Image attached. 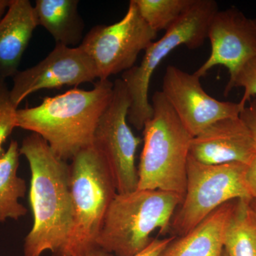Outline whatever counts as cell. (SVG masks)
Masks as SVG:
<instances>
[{
    "instance_id": "obj_1",
    "label": "cell",
    "mask_w": 256,
    "mask_h": 256,
    "mask_svg": "<svg viewBox=\"0 0 256 256\" xmlns=\"http://www.w3.org/2000/svg\"><path fill=\"white\" fill-rule=\"evenodd\" d=\"M20 154L31 171L28 200L33 225L24 244V256H42L50 252L58 256L70 233L73 205L70 194V169L38 134L23 140Z\"/></svg>"
},
{
    "instance_id": "obj_2",
    "label": "cell",
    "mask_w": 256,
    "mask_h": 256,
    "mask_svg": "<svg viewBox=\"0 0 256 256\" xmlns=\"http://www.w3.org/2000/svg\"><path fill=\"white\" fill-rule=\"evenodd\" d=\"M114 82L98 80L90 90L78 88L18 109V128L38 134L60 159H73L92 146L94 132L114 96Z\"/></svg>"
},
{
    "instance_id": "obj_3",
    "label": "cell",
    "mask_w": 256,
    "mask_h": 256,
    "mask_svg": "<svg viewBox=\"0 0 256 256\" xmlns=\"http://www.w3.org/2000/svg\"><path fill=\"white\" fill-rule=\"evenodd\" d=\"M183 198L160 190L116 194L97 239L98 248L116 256L137 255L150 245L156 230L166 234Z\"/></svg>"
},
{
    "instance_id": "obj_4",
    "label": "cell",
    "mask_w": 256,
    "mask_h": 256,
    "mask_svg": "<svg viewBox=\"0 0 256 256\" xmlns=\"http://www.w3.org/2000/svg\"><path fill=\"white\" fill-rule=\"evenodd\" d=\"M151 105L152 116L143 128L138 190H160L184 196L192 136L162 92H154Z\"/></svg>"
},
{
    "instance_id": "obj_5",
    "label": "cell",
    "mask_w": 256,
    "mask_h": 256,
    "mask_svg": "<svg viewBox=\"0 0 256 256\" xmlns=\"http://www.w3.org/2000/svg\"><path fill=\"white\" fill-rule=\"evenodd\" d=\"M70 169L73 224L57 256H80L98 248L97 239L117 194L110 172L94 146L79 152Z\"/></svg>"
},
{
    "instance_id": "obj_6",
    "label": "cell",
    "mask_w": 256,
    "mask_h": 256,
    "mask_svg": "<svg viewBox=\"0 0 256 256\" xmlns=\"http://www.w3.org/2000/svg\"><path fill=\"white\" fill-rule=\"evenodd\" d=\"M218 11V4L214 0H194L164 36L146 48L140 64L122 73L121 79L130 101L128 121L138 130H143L152 116L148 92L158 66L178 46L184 45L190 50L202 46L207 38L210 20Z\"/></svg>"
},
{
    "instance_id": "obj_7",
    "label": "cell",
    "mask_w": 256,
    "mask_h": 256,
    "mask_svg": "<svg viewBox=\"0 0 256 256\" xmlns=\"http://www.w3.org/2000/svg\"><path fill=\"white\" fill-rule=\"evenodd\" d=\"M247 164H204L188 156L186 193L170 228L175 236L188 234L217 208L232 200H252L246 188Z\"/></svg>"
},
{
    "instance_id": "obj_8",
    "label": "cell",
    "mask_w": 256,
    "mask_h": 256,
    "mask_svg": "<svg viewBox=\"0 0 256 256\" xmlns=\"http://www.w3.org/2000/svg\"><path fill=\"white\" fill-rule=\"evenodd\" d=\"M156 35L131 0L122 20L94 26L79 46L95 64L98 80H107L134 66L140 53L154 42Z\"/></svg>"
},
{
    "instance_id": "obj_9",
    "label": "cell",
    "mask_w": 256,
    "mask_h": 256,
    "mask_svg": "<svg viewBox=\"0 0 256 256\" xmlns=\"http://www.w3.org/2000/svg\"><path fill=\"white\" fill-rule=\"evenodd\" d=\"M130 105L126 85L122 79H116L112 100L99 120L92 141L118 194L136 191L139 182L136 156L141 139L128 124Z\"/></svg>"
},
{
    "instance_id": "obj_10",
    "label": "cell",
    "mask_w": 256,
    "mask_h": 256,
    "mask_svg": "<svg viewBox=\"0 0 256 256\" xmlns=\"http://www.w3.org/2000/svg\"><path fill=\"white\" fill-rule=\"evenodd\" d=\"M161 92L192 137L220 120L239 117L244 110L238 102L212 97L196 74L174 66L166 67Z\"/></svg>"
},
{
    "instance_id": "obj_11",
    "label": "cell",
    "mask_w": 256,
    "mask_h": 256,
    "mask_svg": "<svg viewBox=\"0 0 256 256\" xmlns=\"http://www.w3.org/2000/svg\"><path fill=\"white\" fill-rule=\"evenodd\" d=\"M96 78L98 77L95 64L80 46L56 44L44 60L13 77L10 96L18 107L26 98L38 90L77 88Z\"/></svg>"
},
{
    "instance_id": "obj_12",
    "label": "cell",
    "mask_w": 256,
    "mask_h": 256,
    "mask_svg": "<svg viewBox=\"0 0 256 256\" xmlns=\"http://www.w3.org/2000/svg\"><path fill=\"white\" fill-rule=\"evenodd\" d=\"M207 38L210 53L194 74L204 76L216 66L228 70L232 80L242 65L256 56V18H248L235 8L218 10L210 20Z\"/></svg>"
},
{
    "instance_id": "obj_13",
    "label": "cell",
    "mask_w": 256,
    "mask_h": 256,
    "mask_svg": "<svg viewBox=\"0 0 256 256\" xmlns=\"http://www.w3.org/2000/svg\"><path fill=\"white\" fill-rule=\"evenodd\" d=\"M256 154L252 131L240 116L216 121L190 142V156L204 164H248Z\"/></svg>"
},
{
    "instance_id": "obj_14",
    "label": "cell",
    "mask_w": 256,
    "mask_h": 256,
    "mask_svg": "<svg viewBox=\"0 0 256 256\" xmlns=\"http://www.w3.org/2000/svg\"><path fill=\"white\" fill-rule=\"evenodd\" d=\"M36 26L28 0H11L0 20V82L18 73L20 62Z\"/></svg>"
},
{
    "instance_id": "obj_15",
    "label": "cell",
    "mask_w": 256,
    "mask_h": 256,
    "mask_svg": "<svg viewBox=\"0 0 256 256\" xmlns=\"http://www.w3.org/2000/svg\"><path fill=\"white\" fill-rule=\"evenodd\" d=\"M236 201L224 204L188 234L175 237L158 256H222L226 230Z\"/></svg>"
},
{
    "instance_id": "obj_16",
    "label": "cell",
    "mask_w": 256,
    "mask_h": 256,
    "mask_svg": "<svg viewBox=\"0 0 256 256\" xmlns=\"http://www.w3.org/2000/svg\"><path fill=\"white\" fill-rule=\"evenodd\" d=\"M78 0H36L34 6L38 26L52 35L56 44L82 43L85 23L79 13Z\"/></svg>"
},
{
    "instance_id": "obj_17",
    "label": "cell",
    "mask_w": 256,
    "mask_h": 256,
    "mask_svg": "<svg viewBox=\"0 0 256 256\" xmlns=\"http://www.w3.org/2000/svg\"><path fill=\"white\" fill-rule=\"evenodd\" d=\"M20 146L12 140L9 148L0 156V223L18 220L28 214V208L20 202L26 194V184L18 176Z\"/></svg>"
},
{
    "instance_id": "obj_18",
    "label": "cell",
    "mask_w": 256,
    "mask_h": 256,
    "mask_svg": "<svg viewBox=\"0 0 256 256\" xmlns=\"http://www.w3.org/2000/svg\"><path fill=\"white\" fill-rule=\"evenodd\" d=\"M250 200H237L226 230L224 248L228 256H256V222Z\"/></svg>"
},
{
    "instance_id": "obj_19",
    "label": "cell",
    "mask_w": 256,
    "mask_h": 256,
    "mask_svg": "<svg viewBox=\"0 0 256 256\" xmlns=\"http://www.w3.org/2000/svg\"><path fill=\"white\" fill-rule=\"evenodd\" d=\"M194 0H134L146 22L154 31L169 30Z\"/></svg>"
},
{
    "instance_id": "obj_20",
    "label": "cell",
    "mask_w": 256,
    "mask_h": 256,
    "mask_svg": "<svg viewBox=\"0 0 256 256\" xmlns=\"http://www.w3.org/2000/svg\"><path fill=\"white\" fill-rule=\"evenodd\" d=\"M236 88H244V95L238 104L244 109L250 98L256 96V56L246 62L235 76L228 80L224 95L228 96Z\"/></svg>"
},
{
    "instance_id": "obj_21",
    "label": "cell",
    "mask_w": 256,
    "mask_h": 256,
    "mask_svg": "<svg viewBox=\"0 0 256 256\" xmlns=\"http://www.w3.org/2000/svg\"><path fill=\"white\" fill-rule=\"evenodd\" d=\"M18 107L12 102L10 90L5 82H0V156L4 153L2 144L16 126Z\"/></svg>"
},
{
    "instance_id": "obj_22",
    "label": "cell",
    "mask_w": 256,
    "mask_h": 256,
    "mask_svg": "<svg viewBox=\"0 0 256 256\" xmlns=\"http://www.w3.org/2000/svg\"><path fill=\"white\" fill-rule=\"evenodd\" d=\"M175 237L172 236L168 238L153 239L144 250L134 256H158ZM80 256H110V254L100 248H96Z\"/></svg>"
},
{
    "instance_id": "obj_23",
    "label": "cell",
    "mask_w": 256,
    "mask_h": 256,
    "mask_svg": "<svg viewBox=\"0 0 256 256\" xmlns=\"http://www.w3.org/2000/svg\"><path fill=\"white\" fill-rule=\"evenodd\" d=\"M244 181L250 198H256V154L247 164Z\"/></svg>"
},
{
    "instance_id": "obj_24",
    "label": "cell",
    "mask_w": 256,
    "mask_h": 256,
    "mask_svg": "<svg viewBox=\"0 0 256 256\" xmlns=\"http://www.w3.org/2000/svg\"><path fill=\"white\" fill-rule=\"evenodd\" d=\"M240 117L252 131L256 146V99L242 110Z\"/></svg>"
},
{
    "instance_id": "obj_25",
    "label": "cell",
    "mask_w": 256,
    "mask_h": 256,
    "mask_svg": "<svg viewBox=\"0 0 256 256\" xmlns=\"http://www.w3.org/2000/svg\"><path fill=\"white\" fill-rule=\"evenodd\" d=\"M10 3H11V0H0V20L6 13Z\"/></svg>"
},
{
    "instance_id": "obj_26",
    "label": "cell",
    "mask_w": 256,
    "mask_h": 256,
    "mask_svg": "<svg viewBox=\"0 0 256 256\" xmlns=\"http://www.w3.org/2000/svg\"><path fill=\"white\" fill-rule=\"evenodd\" d=\"M249 207L256 222V198H252L248 202Z\"/></svg>"
},
{
    "instance_id": "obj_27",
    "label": "cell",
    "mask_w": 256,
    "mask_h": 256,
    "mask_svg": "<svg viewBox=\"0 0 256 256\" xmlns=\"http://www.w3.org/2000/svg\"><path fill=\"white\" fill-rule=\"evenodd\" d=\"M222 256H228V255H227V254L225 250H224V249L223 254H222Z\"/></svg>"
}]
</instances>
